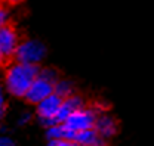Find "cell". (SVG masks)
<instances>
[{
	"label": "cell",
	"mask_w": 154,
	"mask_h": 146,
	"mask_svg": "<svg viewBox=\"0 0 154 146\" xmlns=\"http://www.w3.org/2000/svg\"><path fill=\"white\" fill-rule=\"evenodd\" d=\"M0 1H2V0H0Z\"/></svg>",
	"instance_id": "2e32d148"
},
{
	"label": "cell",
	"mask_w": 154,
	"mask_h": 146,
	"mask_svg": "<svg viewBox=\"0 0 154 146\" xmlns=\"http://www.w3.org/2000/svg\"><path fill=\"white\" fill-rule=\"evenodd\" d=\"M94 130L98 133V136L101 139L105 140V139H110V137H113L116 134L117 123H116L114 118L111 115H108V114H98Z\"/></svg>",
	"instance_id": "52a82bcc"
},
{
	"label": "cell",
	"mask_w": 154,
	"mask_h": 146,
	"mask_svg": "<svg viewBox=\"0 0 154 146\" xmlns=\"http://www.w3.org/2000/svg\"><path fill=\"white\" fill-rule=\"evenodd\" d=\"M28 118H30V115H28V114H24V115H21V118H19V124H24V123H27V121H28Z\"/></svg>",
	"instance_id": "5bb4252c"
},
{
	"label": "cell",
	"mask_w": 154,
	"mask_h": 146,
	"mask_svg": "<svg viewBox=\"0 0 154 146\" xmlns=\"http://www.w3.org/2000/svg\"><path fill=\"white\" fill-rule=\"evenodd\" d=\"M48 146H77L71 140H65V139H59V140H49Z\"/></svg>",
	"instance_id": "8fae6325"
},
{
	"label": "cell",
	"mask_w": 154,
	"mask_h": 146,
	"mask_svg": "<svg viewBox=\"0 0 154 146\" xmlns=\"http://www.w3.org/2000/svg\"><path fill=\"white\" fill-rule=\"evenodd\" d=\"M55 94H58L61 99H65L73 94V84L68 80H58L55 84Z\"/></svg>",
	"instance_id": "9c48e42d"
},
{
	"label": "cell",
	"mask_w": 154,
	"mask_h": 146,
	"mask_svg": "<svg viewBox=\"0 0 154 146\" xmlns=\"http://www.w3.org/2000/svg\"><path fill=\"white\" fill-rule=\"evenodd\" d=\"M61 105H62V99L55 93L37 103V115L42 120V123L46 124L48 127L57 124V117L61 109Z\"/></svg>",
	"instance_id": "5b68a950"
},
{
	"label": "cell",
	"mask_w": 154,
	"mask_h": 146,
	"mask_svg": "<svg viewBox=\"0 0 154 146\" xmlns=\"http://www.w3.org/2000/svg\"><path fill=\"white\" fill-rule=\"evenodd\" d=\"M19 46L18 33L12 25H6L0 30V59H9L15 56Z\"/></svg>",
	"instance_id": "8992f818"
},
{
	"label": "cell",
	"mask_w": 154,
	"mask_h": 146,
	"mask_svg": "<svg viewBox=\"0 0 154 146\" xmlns=\"http://www.w3.org/2000/svg\"><path fill=\"white\" fill-rule=\"evenodd\" d=\"M37 75H38L37 67L15 62V64H12L8 68V71L5 74L6 90L9 91L12 96L25 97L30 86L37 78Z\"/></svg>",
	"instance_id": "6da1fadb"
},
{
	"label": "cell",
	"mask_w": 154,
	"mask_h": 146,
	"mask_svg": "<svg viewBox=\"0 0 154 146\" xmlns=\"http://www.w3.org/2000/svg\"><path fill=\"white\" fill-rule=\"evenodd\" d=\"M46 55V47L42 41L38 40H25L22 43H19L15 58L19 64H25V65H33L37 67L43 61V58Z\"/></svg>",
	"instance_id": "277c9868"
},
{
	"label": "cell",
	"mask_w": 154,
	"mask_h": 146,
	"mask_svg": "<svg viewBox=\"0 0 154 146\" xmlns=\"http://www.w3.org/2000/svg\"><path fill=\"white\" fill-rule=\"evenodd\" d=\"M96 117L98 112L94 108H82L76 111L74 114H71L64 123L62 126L71 133V139L76 133L80 131H86V130H94L96 123Z\"/></svg>",
	"instance_id": "3957f363"
},
{
	"label": "cell",
	"mask_w": 154,
	"mask_h": 146,
	"mask_svg": "<svg viewBox=\"0 0 154 146\" xmlns=\"http://www.w3.org/2000/svg\"><path fill=\"white\" fill-rule=\"evenodd\" d=\"M12 3H21V1H24V0H11Z\"/></svg>",
	"instance_id": "9a60e30c"
},
{
	"label": "cell",
	"mask_w": 154,
	"mask_h": 146,
	"mask_svg": "<svg viewBox=\"0 0 154 146\" xmlns=\"http://www.w3.org/2000/svg\"><path fill=\"white\" fill-rule=\"evenodd\" d=\"M0 146H15L14 140L6 137V136H0Z\"/></svg>",
	"instance_id": "4fadbf2b"
},
{
	"label": "cell",
	"mask_w": 154,
	"mask_h": 146,
	"mask_svg": "<svg viewBox=\"0 0 154 146\" xmlns=\"http://www.w3.org/2000/svg\"><path fill=\"white\" fill-rule=\"evenodd\" d=\"M8 21H9V12L5 6L0 4V30L8 25Z\"/></svg>",
	"instance_id": "30bf717a"
},
{
	"label": "cell",
	"mask_w": 154,
	"mask_h": 146,
	"mask_svg": "<svg viewBox=\"0 0 154 146\" xmlns=\"http://www.w3.org/2000/svg\"><path fill=\"white\" fill-rule=\"evenodd\" d=\"M5 111H6V102H5V96H3V93H2V90H0V120L3 118Z\"/></svg>",
	"instance_id": "7c38bea8"
},
{
	"label": "cell",
	"mask_w": 154,
	"mask_h": 146,
	"mask_svg": "<svg viewBox=\"0 0 154 146\" xmlns=\"http://www.w3.org/2000/svg\"><path fill=\"white\" fill-rule=\"evenodd\" d=\"M85 108V103H83V99L80 96L76 94H71L65 99H62V105H61V109L58 112L57 117V124H62L71 114H74L76 111Z\"/></svg>",
	"instance_id": "ba28073f"
},
{
	"label": "cell",
	"mask_w": 154,
	"mask_h": 146,
	"mask_svg": "<svg viewBox=\"0 0 154 146\" xmlns=\"http://www.w3.org/2000/svg\"><path fill=\"white\" fill-rule=\"evenodd\" d=\"M58 81L57 73L52 70H43L38 71L37 78L33 81V84L30 86V89L25 94V99L31 103H40L42 100H45L48 96L55 93V84Z\"/></svg>",
	"instance_id": "7a4b0ae2"
}]
</instances>
